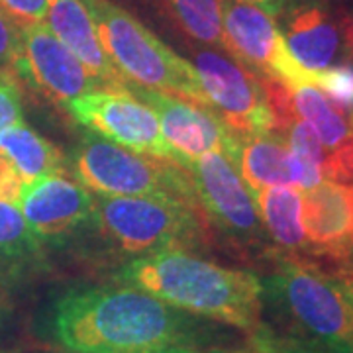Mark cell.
<instances>
[{"label":"cell","instance_id":"obj_1","mask_svg":"<svg viewBox=\"0 0 353 353\" xmlns=\"http://www.w3.org/2000/svg\"><path fill=\"white\" fill-rule=\"evenodd\" d=\"M51 334L69 353H148L192 343L196 324L136 287H83L55 303Z\"/></svg>","mask_w":353,"mask_h":353},{"label":"cell","instance_id":"obj_2","mask_svg":"<svg viewBox=\"0 0 353 353\" xmlns=\"http://www.w3.org/2000/svg\"><path fill=\"white\" fill-rule=\"evenodd\" d=\"M116 281L187 314L252 334L261 328L265 287L252 271L222 267L185 250H163L132 259L118 271Z\"/></svg>","mask_w":353,"mask_h":353},{"label":"cell","instance_id":"obj_3","mask_svg":"<svg viewBox=\"0 0 353 353\" xmlns=\"http://www.w3.org/2000/svg\"><path fill=\"white\" fill-rule=\"evenodd\" d=\"M101 43L130 85L208 106L192 63L110 0H83Z\"/></svg>","mask_w":353,"mask_h":353},{"label":"cell","instance_id":"obj_4","mask_svg":"<svg viewBox=\"0 0 353 353\" xmlns=\"http://www.w3.org/2000/svg\"><path fill=\"white\" fill-rule=\"evenodd\" d=\"M94 224L120 252L132 255L202 248L208 220L196 202L165 196H94Z\"/></svg>","mask_w":353,"mask_h":353},{"label":"cell","instance_id":"obj_5","mask_svg":"<svg viewBox=\"0 0 353 353\" xmlns=\"http://www.w3.org/2000/svg\"><path fill=\"white\" fill-rule=\"evenodd\" d=\"M275 257L269 290L310 343L328 353H353V285L301 255L277 253Z\"/></svg>","mask_w":353,"mask_h":353},{"label":"cell","instance_id":"obj_6","mask_svg":"<svg viewBox=\"0 0 353 353\" xmlns=\"http://www.w3.org/2000/svg\"><path fill=\"white\" fill-rule=\"evenodd\" d=\"M73 169L79 181L99 194L196 202L189 175L181 165L128 150L97 134H87L79 141Z\"/></svg>","mask_w":353,"mask_h":353},{"label":"cell","instance_id":"obj_7","mask_svg":"<svg viewBox=\"0 0 353 353\" xmlns=\"http://www.w3.org/2000/svg\"><path fill=\"white\" fill-rule=\"evenodd\" d=\"M190 179L196 202L208 224L224 232L238 245L261 248L265 226L252 190L224 153L208 152L189 161H175Z\"/></svg>","mask_w":353,"mask_h":353},{"label":"cell","instance_id":"obj_8","mask_svg":"<svg viewBox=\"0 0 353 353\" xmlns=\"http://www.w3.org/2000/svg\"><path fill=\"white\" fill-rule=\"evenodd\" d=\"M222 46L255 75L285 85H312V73L290 55L273 14L248 0H220Z\"/></svg>","mask_w":353,"mask_h":353},{"label":"cell","instance_id":"obj_9","mask_svg":"<svg viewBox=\"0 0 353 353\" xmlns=\"http://www.w3.org/2000/svg\"><path fill=\"white\" fill-rule=\"evenodd\" d=\"M192 67L208 106L216 108L232 130L240 134H277V116L261 77L240 61L210 50L196 51Z\"/></svg>","mask_w":353,"mask_h":353},{"label":"cell","instance_id":"obj_10","mask_svg":"<svg viewBox=\"0 0 353 353\" xmlns=\"http://www.w3.org/2000/svg\"><path fill=\"white\" fill-rule=\"evenodd\" d=\"M69 114L92 134L128 150L175 161L157 116L130 90H94L67 104Z\"/></svg>","mask_w":353,"mask_h":353},{"label":"cell","instance_id":"obj_11","mask_svg":"<svg viewBox=\"0 0 353 353\" xmlns=\"http://www.w3.org/2000/svg\"><path fill=\"white\" fill-rule=\"evenodd\" d=\"M130 92L145 102L161 128L165 141L175 153V161L196 159L208 152H220L232 159L238 143V132L232 130L208 106L181 101L176 97L130 85Z\"/></svg>","mask_w":353,"mask_h":353},{"label":"cell","instance_id":"obj_12","mask_svg":"<svg viewBox=\"0 0 353 353\" xmlns=\"http://www.w3.org/2000/svg\"><path fill=\"white\" fill-rule=\"evenodd\" d=\"M12 69L46 101L57 106H67L83 94L102 90L83 63L43 24L22 28V50Z\"/></svg>","mask_w":353,"mask_h":353},{"label":"cell","instance_id":"obj_13","mask_svg":"<svg viewBox=\"0 0 353 353\" xmlns=\"http://www.w3.org/2000/svg\"><path fill=\"white\" fill-rule=\"evenodd\" d=\"M277 14L290 55L306 71H324L345 57L341 14L328 0H285Z\"/></svg>","mask_w":353,"mask_h":353},{"label":"cell","instance_id":"obj_14","mask_svg":"<svg viewBox=\"0 0 353 353\" xmlns=\"http://www.w3.org/2000/svg\"><path fill=\"white\" fill-rule=\"evenodd\" d=\"M18 204L28 226L43 240L65 238L94 224V196L83 183L63 173L26 185Z\"/></svg>","mask_w":353,"mask_h":353},{"label":"cell","instance_id":"obj_15","mask_svg":"<svg viewBox=\"0 0 353 353\" xmlns=\"http://www.w3.org/2000/svg\"><path fill=\"white\" fill-rule=\"evenodd\" d=\"M303 224L306 252L345 263L353 259V194L347 185L322 181L304 190Z\"/></svg>","mask_w":353,"mask_h":353},{"label":"cell","instance_id":"obj_16","mask_svg":"<svg viewBox=\"0 0 353 353\" xmlns=\"http://www.w3.org/2000/svg\"><path fill=\"white\" fill-rule=\"evenodd\" d=\"M46 20L51 34L83 63L102 90H128L130 83L102 48L97 26L83 0H51Z\"/></svg>","mask_w":353,"mask_h":353},{"label":"cell","instance_id":"obj_17","mask_svg":"<svg viewBox=\"0 0 353 353\" xmlns=\"http://www.w3.org/2000/svg\"><path fill=\"white\" fill-rule=\"evenodd\" d=\"M230 161L240 167V176L252 192L273 185H294L292 153L279 134L238 132Z\"/></svg>","mask_w":353,"mask_h":353},{"label":"cell","instance_id":"obj_18","mask_svg":"<svg viewBox=\"0 0 353 353\" xmlns=\"http://www.w3.org/2000/svg\"><path fill=\"white\" fill-rule=\"evenodd\" d=\"M252 194L265 232L283 253L301 255L306 252L301 190L290 185H273Z\"/></svg>","mask_w":353,"mask_h":353},{"label":"cell","instance_id":"obj_19","mask_svg":"<svg viewBox=\"0 0 353 353\" xmlns=\"http://www.w3.org/2000/svg\"><path fill=\"white\" fill-rule=\"evenodd\" d=\"M0 152L4 153L24 185H30L41 176L65 171V157L51 141L39 136L24 122H16L0 132Z\"/></svg>","mask_w":353,"mask_h":353},{"label":"cell","instance_id":"obj_20","mask_svg":"<svg viewBox=\"0 0 353 353\" xmlns=\"http://www.w3.org/2000/svg\"><path fill=\"white\" fill-rule=\"evenodd\" d=\"M289 94L292 112L314 130L326 152L334 153L352 143V122L332 104L320 88L314 85H292L289 87Z\"/></svg>","mask_w":353,"mask_h":353},{"label":"cell","instance_id":"obj_21","mask_svg":"<svg viewBox=\"0 0 353 353\" xmlns=\"http://www.w3.org/2000/svg\"><path fill=\"white\" fill-rule=\"evenodd\" d=\"M181 28L202 43L222 46V8L220 0H171Z\"/></svg>","mask_w":353,"mask_h":353},{"label":"cell","instance_id":"obj_22","mask_svg":"<svg viewBox=\"0 0 353 353\" xmlns=\"http://www.w3.org/2000/svg\"><path fill=\"white\" fill-rule=\"evenodd\" d=\"M39 238L28 226L22 210L12 202L0 201V257L34 259L39 252Z\"/></svg>","mask_w":353,"mask_h":353},{"label":"cell","instance_id":"obj_23","mask_svg":"<svg viewBox=\"0 0 353 353\" xmlns=\"http://www.w3.org/2000/svg\"><path fill=\"white\" fill-rule=\"evenodd\" d=\"M312 85L328 97L353 126V63L343 61L312 73Z\"/></svg>","mask_w":353,"mask_h":353},{"label":"cell","instance_id":"obj_24","mask_svg":"<svg viewBox=\"0 0 353 353\" xmlns=\"http://www.w3.org/2000/svg\"><path fill=\"white\" fill-rule=\"evenodd\" d=\"M22 122V97L14 69H0V132Z\"/></svg>","mask_w":353,"mask_h":353},{"label":"cell","instance_id":"obj_25","mask_svg":"<svg viewBox=\"0 0 353 353\" xmlns=\"http://www.w3.org/2000/svg\"><path fill=\"white\" fill-rule=\"evenodd\" d=\"M51 0H0V10L8 14L20 28L41 24L48 18Z\"/></svg>","mask_w":353,"mask_h":353},{"label":"cell","instance_id":"obj_26","mask_svg":"<svg viewBox=\"0 0 353 353\" xmlns=\"http://www.w3.org/2000/svg\"><path fill=\"white\" fill-rule=\"evenodd\" d=\"M253 338H255V352L257 353H328L310 341L279 338L275 334L261 328L253 334Z\"/></svg>","mask_w":353,"mask_h":353},{"label":"cell","instance_id":"obj_27","mask_svg":"<svg viewBox=\"0 0 353 353\" xmlns=\"http://www.w3.org/2000/svg\"><path fill=\"white\" fill-rule=\"evenodd\" d=\"M22 50V28L0 10V69H12Z\"/></svg>","mask_w":353,"mask_h":353},{"label":"cell","instance_id":"obj_28","mask_svg":"<svg viewBox=\"0 0 353 353\" xmlns=\"http://www.w3.org/2000/svg\"><path fill=\"white\" fill-rule=\"evenodd\" d=\"M24 187V181H22L20 173L16 171L12 161L0 152V201L18 204Z\"/></svg>","mask_w":353,"mask_h":353},{"label":"cell","instance_id":"obj_29","mask_svg":"<svg viewBox=\"0 0 353 353\" xmlns=\"http://www.w3.org/2000/svg\"><path fill=\"white\" fill-rule=\"evenodd\" d=\"M341 26H343V51L345 61L353 63V8L341 12Z\"/></svg>","mask_w":353,"mask_h":353},{"label":"cell","instance_id":"obj_30","mask_svg":"<svg viewBox=\"0 0 353 353\" xmlns=\"http://www.w3.org/2000/svg\"><path fill=\"white\" fill-rule=\"evenodd\" d=\"M148 353H243V352H226V350H202L192 343H179V345H165V347H157Z\"/></svg>","mask_w":353,"mask_h":353},{"label":"cell","instance_id":"obj_31","mask_svg":"<svg viewBox=\"0 0 353 353\" xmlns=\"http://www.w3.org/2000/svg\"><path fill=\"white\" fill-rule=\"evenodd\" d=\"M248 2H253L257 6H261L263 10H267L269 14H277L279 8L283 6L285 0H248Z\"/></svg>","mask_w":353,"mask_h":353},{"label":"cell","instance_id":"obj_32","mask_svg":"<svg viewBox=\"0 0 353 353\" xmlns=\"http://www.w3.org/2000/svg\"><path fill=\"white\" fill-rule=\"evenodd\" d=\"M341 277L345 279V281H347L350 285H353V263L350 265L347 269H343V275H341Z\"/></svg>","mask_w":353,"mask_h":353},{"label":"cell","instance_id":"obj_33","mask_svg":"<svg viewBox=\"0 0 353 353\" xmlns=\"http://www.w3.org/2000/svg\"><path fill=\"white\" fill-rule=\"evenodd\" d=\"M350 189H352V194H353V183H352V185H350Z\"/></svg>","mask_w":353,"mask_h":353}]
</instances>
